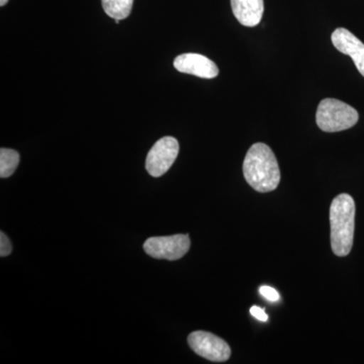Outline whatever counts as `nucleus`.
<instances>
[{"instance_id": "2", "label": "nucleus", "mask_w": 364, "mask_h": 364, "mask_svg": "<svg viewBox=\"0 0 364 364\" xmlns=\"http://www.w3.org/2000/svg\"><path fill=\"white\" fill-rule=\"evenodd\" d=\"M355 203L351 196L341 193L333 200L330 208L331 247L335 255L344 257L353 246L355 226Z\"/></svg>"}, {"instance_id": "9", "label": "nucleus", "mask_w": 364, "mask_h": 364, "mask_svg": "<svg viewBox=\"0 0 364 364\" xmlns=\"http://www.w3.org/2000/svg\"><path fill=\"white\" fill-rule=\"evenodd\" d=\"M235 18L241 25L256 26L262 20L264 0H231Z\"/></svg>"}, {"instance_id": "6", "label": "nucleus", "mask_w": 364, "mask_h": 364, "mask_svg": "<svg viewBox=\"0 0 364 364\" xmlns=\"http://www.w3.org/2000/svg\"><path fill=\"white\" fill-rule=\"evenodd\" d=\"M188 345L198 355L214 363H224L231 356L226 341L210 332L196 331L188 336Z\"/></svg>"}, {"instance_id": "4", "label": "nucleus", "mask_w": 364, "mask_h": 364, "mask_svg": "<svg viewBox=\"0 0 364 364\" xmlns=\"http://www.w3.org/2000/svg\"><path fill=\"white\" fill-rule=\"evenodd\" d=\"M191 239L188 234L151 237L144 243V250L151 257L170 261L178 260L188 252Z\"/></svg>"}, {"instance_id": "8", "label": "nucleus", "mask_w": 364, "mask_h": 364, "mask_svg": "<svg viewBox=\"0 0 364 364\" xmlns=\"http://www.w3.org/2000/svg\"><path fill=\"white\" fill-rule=\"evenodd\" d=\"M331 40L334 47L339 52L350 56L358 69L359 73L364 77V44L353 35L350 31L339 28L332 33Z\"/></svg>"}, {"instance_id": "7", "label": "nucleus", "mask_w": 364, "mask_h": 364, "mask_svg": "<svg viewBox=\"0 0 364 364\" xmlns=\"http://www.w3.org/2000/svg\"><path fill=\"white\" fill-rule=\"evenodd\" d=\"M173 65L181 73L200 78L212 79L217 77L219 74V69L212 60L196 53L179 55L174 59Z\"/></svg>"}, {"instance_id": "13", "label": "nucleus", "mask_w": 364, "mask_h": 364, "mask_svg": "<svg viewBox=\"0 0 364 364\" xmlns=\"http://www.w3.org/2000/svg\"><path fill=\"white\" fill-rule=\"evenodd\" d=\"M259 293L263 298L268 299L269 301H277L280 298L279 294L277 293V289L270 287H261Z\"/></svg>"}, {"instance_id": "5", "label": "nucleus", "mask_w": 364, "mask_h": 364, "mask_svg": "<svg viewBox=\"0 0 364 364\" xmlns=\"http://www.w3.org/2000/svg\"><path fill=\"white\" fill-rule=\"evenodd\" d=\"M179 153V144L173 136H163L154 144L146 159V169L153 177L166 173L176 161Z\"/></svg>"}, {"instance_id": "12", "label": "nucleus", "mask_w": 364, "mask_h": 364, "mask_svg": "<svg viewBox=\"0 0 364 364\" xmlns=\"http://www.w3.org/2000/svg\"><path fill=\"white\" fill-rule=\"evenodd\" d=\"M11 251H13V246H11L9 237L4 232H1L0 233V256L6 257L11 253Z\"/></svg>"}, {"instance_id": "11", "label": "nucleus", "mask_w": 364, "mask_h": 364, "mask_svg": "<svg viewBox=\"0 0 364 364\" xmlns=\"http://www.w3.org/2000/svg\"><path fill=\"white\" fill-rule=\"evenodd\" d=\"M20 163V154L16 150L0 149V177L7 178L13 176Z\"/></svg>"}, {"instance_id": "15", "label": "nucleus", "mask_w": 364, "mask_h": 364, "mask_svg": "<svg viewBox=\"0 0 364 364\" xmlns=\"http://www.w3.org/2000/svg\"><path fill=\"white\" fill-rule=\"evenodd\" d=\"M9 2V0H0V6H4Z\"/></svg>"}, {"instance_id": "10", "label": "nucleus", "mask_w": 364, "mask_h": 364, "mask_svg": "<svg viewBox=\"0 0 364 364\" xmlns=\"http://www.w3.org/2000/svg\"><path fill=\"white\" fill-rule=\"evenodd\" d=\"M105 14L114 20H124L130 16L134 0H102Z\"/></svg>"}, {"instance_id": "1", "label": "nucleus", "mask_w": 364, "mask_h": 364, "mask_svg": "<svg viewBox=\"0 0 364 364\" xmlns=\"http://www.w3.org/2000/svg\"><path fill=\"white\" fill-rule=\"evenodd\" d=\"M243 173L249 186L258 193H269L279 186V162L267 144L251 146L244 159Z\"/></svg>"}, {"instance_id": "14", "label": "nucleus", "mask_w": 364, "mask_h": 364, "mask_svg": "<svg viewBox=\"0 0 364 364\" xmlns=\"http://www.w3.org/2000/svg\"><path fill=\"white\" fill-rule=\"evenodd\" d=\"M250 313L254 318H257V320L261 321V322H267L268 320L267 313H265V311L261 309L260 306H253L252 308L250 309Z\"/></svg>"}, {"instance_id": "3", "label": "nucleus", "mask_w": 364, "mask_h": 364, "mask_svg": "<svg viewBox=\"0 0 364 364\" xmlns=\"http://www.w3.org/2000/svg\"><path fill=\"white\" fill-rule=\"evenodd\" d=\"M358 119V112L354 107L335 98L323 100L316 114L318 128L327 133L348 130L355 126Z\"/></svg>"}]
</instances>
